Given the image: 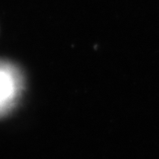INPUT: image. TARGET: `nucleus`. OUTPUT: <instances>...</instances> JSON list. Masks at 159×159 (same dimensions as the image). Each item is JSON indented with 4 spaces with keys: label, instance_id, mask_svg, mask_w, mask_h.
I'll return each mask as SVG.
<instances>
[{
    "label": "nucleus",
    "instance_id": "f257e3e1",
    "mask_svg": "<svg viewBox=\"0 0 159 159\" xmlns=\"http://www.w3.org/2000/svg\"><path fill=\"white\" fill-rule=\"evenodd\" d=\"M23 87L20 71L14 65L0 61V116L7 113L16 103Z\"/></svg>",
    "mask_w": 159,
    "mask_h": 159
}]
</instances>
